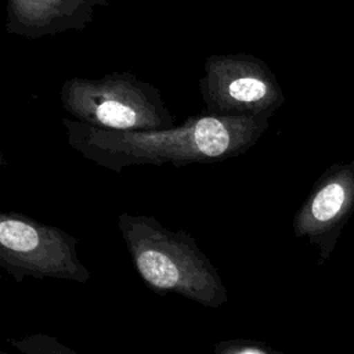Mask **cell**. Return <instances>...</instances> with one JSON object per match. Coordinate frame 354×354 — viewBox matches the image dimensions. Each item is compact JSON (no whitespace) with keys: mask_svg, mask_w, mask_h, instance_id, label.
<instances>
[{"mask_svg":"<svg viewBox=\"0 0 354 354\" xmlns=\"http://www.w3.org/2000/svg\"><path fill=\"white\" fill-rule=\"evenodd\" d=\"M59 100L71 119L101 130L148 131L174 126L159 88L131 72L68 79Z\"/></svg>","mask_w":354,"mask_h":354,"instance_id":"7a4b0ae2","label":"cell"},{"mask_svg":"<svg viewBox=\"0 0 354 354\" xmlns=\"http://www.w3.org/2000/svg\"><path fill=\"white\" fill-rule=\"evenodd\" d=\"M137 266L151 285L162 289L173 288L178 282V270L170 257L155 249H144L137 256Z\"/></svg>","mask_w":354,"mask_h":354,"instance_id":"52a82bcc","label":"cell"},{"mask_svg":"<svg viewBox=\"0 0 354 354\" xmlns=\"http://www.w3.org/2000/svg\"><path fill=\"white\" fill-rule=\"evenodd\" d=\"M53 236V231L35 225L25 218L3 216L0 221V243L15 253H30Z\"/></svg>","mask_w":354,"mask_h":354,"instance_id":"8992f818","label":"cell"},{"mask_svg":"<svg viewBox=\"0 0 354 354\" xmlns=\"http://www.w3.org/2000/svg\"><path fill=\"white\" fill-rule=\"evenodd\" d=\"M354 212V160L335 165L315 183L296 217L299 235L310 236L321 259L332 254L337 239Z\"/></svg>","mask_w":354,"mask_h":354,"instance_id":"277c9868","label":"cell"},{"mask_svg":"<svg viewBox=\"0 0 354 354\" xmlns=\"http://www.w3.org/2000/svg\"><path fill=\"white\" fill-rule=\"evenodd\" d=\"M68 144L84 159L115 173L137 165L223 162L254 147L268 129V119L202 113L162 130H101L62 118Z\"/></svg>","mask_w":354,"mask_h":354,"instance_id":"6da1fadb","label":"cell"},{"mask_svg":"<svg viewBox=\"0 0 354 354\" xmlns=\"http://www.w3.org/2000/svg\"><path fill=\"white\" fill-rule=\"evenodd\" d=\"M199 91L206 111L216 115L270 120L285 102L267 62L245 53L207 57Z\"/></svg>","mask_w":354,"mask_h":354,"instance_id":"3957f363","label":"cell"},{"mask_svg":"<svg viewBox=\"0 0 354 354\" xmlns=\"http://www.w3.org/2000/svg\"><path fill=\"white\" fill-rule=\"evenodd\" d=\"M108 0H7L6 29L26 39L83 30L93 22L94 8Z\"/></svg>","mask_w":354,"mask_h":354,"instance_id":"5b68a950","label":"cell"}]
</instances>
